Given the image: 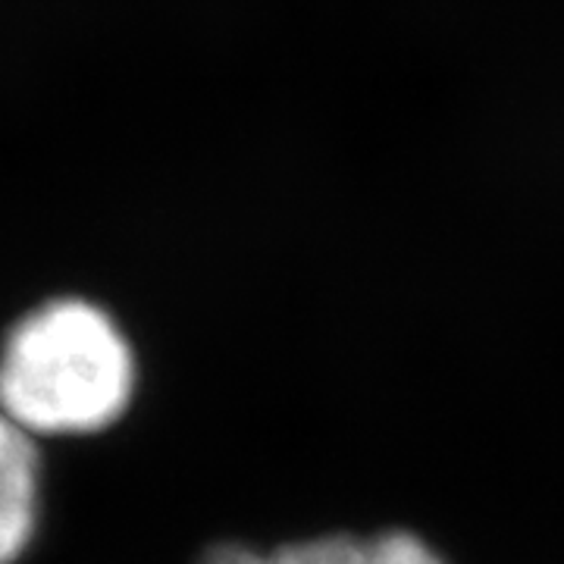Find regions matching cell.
I'll return each mask as SVG.
<instances>
[{"label":"cell","instance_id":"cell-2","mask_svg":"<svg viewBox=\"0 0 564 564\" xmlns=\"http://www.w3.org/2000/svg\"><path fill=\"white\" fill-rule=\"evenodd\" d=\"M41 464L32 433L0 411V564L20 562L39 530Z\"/></svg>","mask_w":564,"mask_h":564},{"label":"cell","instance_id":"cell-1","mask_svg":"<svg viewBox=\"0 0 564 564\" xmlns=\"http://www.w3.org/2000/svg\"><path fill=\"white\" fill-rule=\"evenodd\" d=\"M132 389V345L85 299L41 304L0 348V411L32 436L101 433L126 414Z\"/></svg>","mask_w":564,"mask_h":564},{"label":"cell","instance_id":"cell-3","mask_svg":"<svg viewBox=\"0 0 564 564\" xmlns=\"http://www.w3.org/2000/svg\"><path fill=\"white\" fill-rule=\"evenodd\" d=\"M280 564H445L421 536L408 530H386L380 536H317L282 545L273 552Z\"/></svg>","mask_w":564,"mask_h":564},{"label":"cell","instance_id":"cell-4","mask_svg":"<svg viewBox=\"0 0 564 564\" xmlns=\"http://www.w3.org/2000/svg\"><path fill=\"white\" fill-rule=\"evenodd\" d=\"M198 564H280L273 552H258V549H248V545L226 543L210 549Z\"/></svg>","mask_w":564,"mask_h":564}]
</instances>
